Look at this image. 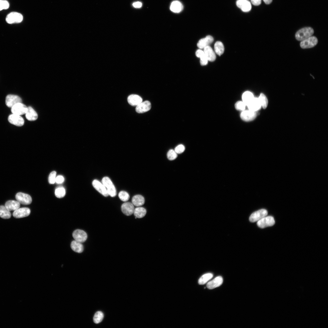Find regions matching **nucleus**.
I'll use <instances>...</instances> for the list:
<instances>
[{
    "instance_id": "473e14b6",
    "label": "nucleus",
    "mask_w": 328,
    "mask_h": 328,
    "mask_svg": "<svg viewBox=\"0 0 328 328\" xmlns=\"http://www.w3.org/2000/svg\"><path fill=\"white\" fill-rule=\"evenodd\" d=\"M215 52L218 55L220 56L224 53V47L222 43L220 41H217L214 46Z\"/></svg>"
},
{
    "instance_id": "6ab92c4d",
    "label": "nucleus",
    "mask_w": 328,
    "mask_h": 328,
    "mask_svg": "<svg viewBox=\"0 0 328 328\" xmlns=\"http://www.w3.org/2000/svg\"><path fill=\"white\" fill-rule=\"evenodd\" d=\"M249 110L257 112L260 110L262 106L258 98H254L247 106Z\"/></svg>"
},
{
    "instance_id": "423d86ee",
    "label": "nucleus",
    "mask_w": 328,
    "mask_h": 328,
    "mask_svg": "<svg viewBox=\"0 0 328 328\" xmlns=\"http://www.w3.org/2000/svg\"><path fill=\"white\" fill-rule=\"evenodd\" d=\"M28 107L22 103H18L11 108V111L12 114L22 116L26 113Z\"/></svg>"
},
{
    "instance_id": "6e6552de",
    "label": "nucleus",
    "mask_w": 328,
    "mask_h": 328,
    "mask_svg": "<svg viewBox=\"0 0 328 328\" xmlns=\"http://www.w3.org/2000/svg\"><path fill=\"white\" fill-rule=\"evenodd\" d=\"M268 214L267 211L265 209H261L252 213L249 218L250 221L251 222L258 221Z\"/></svg>"
},
{
    "instance_id": "f3484780",
    "label": "nucleus",
    "mask_w": 328,
    "mask_h": 328,
    "mask_svg": "<svg viewBox=\"0 0 328 328\" xmlns=\"http://www.w3.org/2000/svg\"><path fill=\"white\" fill-rule=\"evenodd\" d=\"M134 207L132 204L129 202L123 203L121 206L122 212L126 215L130 216L134 214Z\"/></svg>"
},
{
    "instance_id": "a878e982",
    "label": "nucleus",
    "mask_w": 328,
    "mask_h": 328,
    "mask_svg": "<svg viewBox=\"0 0 328 328\" xmlns=\"http://www.w3.org/2000/svg\"><path fill=\"white\" fill-rule=\"evenodd\" d=\"M71 246L72 250L77 253H81L84 250V247L82 243L75 240L72 242Z\"/></svg>"
},
{
    "instance_id": "72a5a7b5",
    "label": "nucleus",
    "mask_w": 328,
    "mask_h": 328,
    "mask_svg": "<svg viewBox=\"0 0 328 328\" xmlns=\"http://www.w3.org/2000/svg\"><path fill=\"white\" fill-rule=\"evenodd\" d=\"M104 317V314L102 312L98 311L96 312L93 317L94 323L96 324L100 323L103 320Z\"/></svg>"
},
{
    "instance_id": "f257e3e1",
    "label": "nucleus",
    "mask_w": 328,
    "mask_h": 328,
    "mask_svg": "<svg viewBox=\"0 0 328 328\" xmlns=\"http://www.w3.org/2000/svg\"><path fill=\"white\" fill-rule=\"evenodd\" d=\"M313 29L311 27H305L298 31L295 34L296 39L302 41L312 36L314 33Z\"/></svg>"
},
{
    "instance_id": "4c0bfd02",
    "label": "nucleus",
    "mask_w": 328,
    "mask_h": 328,
    "mask_svg": "<svg viewBox=\"0 0 328 328\" xmlns=\"http://www.w3.org/2000/svg\"><path fill=\"white\" fill-rule=\"evenodd\" d=\"M168 159L170 161L175 160L178 157V154L173 149H170L168 152L167 155Z\"/></svg>"
},
{
    "instance_id": "5701e85b",
    "label": "nucleus",
    "mask_w": 328,
    "mask_h": 328,
    "mask_svg": "<svg viewBox=\"0 0 328 328\" xmlns=\"http://www.w3.org/2000/svg\"><path fill=\"white\" fill-rule=\"evenodd\" d=\"M170 9V11L173 13H179L183 10V6L180 2L175 1L171 3Z\"/></svg>"
},
{
    "instance_id": "37998d69",
    "label": "nucleus",
    "mask_w": 328,
    "mask_h": 328,
    "mask_svg": "<svg viewBox=\"0 0 328 328\" xmlns=\"http://www.w3.org/2000/svg\"><path fill=\"white\" fill-rule=\"evenodd\" d=\"M65 181V179L62 175H59L56 176V183L58 184L63 183Z\"/></svg>"
},
{
    "instance_id": "79ce46f5",
    "label": "nucleus",
    "mask_w": 328,
    "mask_h": 328,
    "mask_svg": "<svg viewBox=\"0 0 328 328\" xmlns=\"http://www.w3.org/2000/svg\"><path fill=\"white\" fill-rule=\"evenodd\" d=\"M185 150V147L182 144H180L176 146L174 149L175 152L177 154L183 153Z\"/></svg>"
},
{
    "instance_id": "f704fd0d",
    "label": "nucleus",
    "mask_w": 328,
    "mask_h": 328,
    "mask_svg": "<svg viewBox=\"0 0 328 328\" xmlns=\"http://www.w3.org/2000/svg\"><path fill=\"white\" fill-rule=\"evenodd\" d=\"M258 98L262 107L264 109L266 108L268 105V100L266 95L263 93H261Z\"/></svg>"
},
{
    "instance_id": "a18cd8bd",
    "label": "nucleus",
    "mask_w": 328,
    "mask_h": 328,
    "mask_svg": "<svg viewBox=\"0 0 328 328\" xmlns=\"http://www.w3.org/2000/svg\"><path fill=\"white\" fill-rule=\"evenodd\" d=\"M133 6L135 8H140L141 7L142 3L140 2H137L134 3L133 5Z\"/></svg>"
},
{
    "instance_id": "49530a36",
    "label": "nucleus",
    "mask_w": 328,
    "mask_h": 328,
    "mask_svg": "<svg viewBox=\"0 0 328 328\" xmlns=\"http://www.w3.org/2000/svg\"><path fill=\"white\" fill-rule=\"evenodd\" d=\"M265 4L267 5L270 4L272 2V0H263Z\"/></svg>"
},
{
    "instance_id": "4468645a",
    "label": "nucleus",
    "mask_w": 328,
    "mask_h": 328,
    "mask_svg": "<svg viewBox=\"0 0 328 328\" xmlns=\"http://www.w3.org/2000/svg\"><path fill=\"white\" fill-rule=\"evenodd\" d=\"M31 210L28 208H19L14 211L13 216L17 218H23L29 216L30 214Z\"/></svg>"
},
{
    "instance_id": "dca6fc26",
    "label": "nucleus",
    "mask_w": 328,
    "mask_h": 328,
    "mask_svg": "<svg viewBox=\"0 0 328 328\" xmlns=\"http://www.w3.org/2000/svg\"><path fill=\"white\" fill-rule=\"evenodd\" d=\"M151 107V104L149 101H146L137 106L136 110L138 113H143L149 111Z\"/></svg>"
},
{
    "instance_id": "a211bd4d",
    "label": "nucleus",
    "mask_w": 328,
    "mask_h": 328,
    "mask_svg": "<svg viewBox=\"0 0 328 328\" xmlns=\"http://www.w3.org/2000/svg\"><path fill=\"white\" fill-rule=\"evenodd\" d=\"M213 38L211 36L209 35L206 38L200 40L197 44L198 47L200 49L209 46L213 42Z\"/></svg>"
},
{
    "instance_id": "58836bf2",
    "label": "nucleus",
    "mask_w": 328,
    "mask_h": 328,
    "mask_svg": "<svg viewBox=\"0 0 328 328\" xmlns=\"http://www.w3.org/2000/svg\"><path fill=\"white\" fill-rule=\"evenodd\" d=\"M56 171H53L50 173L48 178V182L49 184H53L56 183Z\"/></svg>"
},
{
    "instance_id": "b1692460",
    "label": "nucleus",
    "mask_w": 328,
    "mask_h": 328,
    "mask_svg": "<svg viewBox=\"0 0 328 328\" xmlns=\"http://www.w3.org/2000/svg\"><path fill=\"white\" fill-rule=\"evenodd\" d=\"M5 206L10 211H15L20 208V203L17 201L10 200L7 202Z\"/></svg>"
},
{
    "instance_id": "2eb2a0df",
    "label": "nucleus",
    "mask_w": 328,
    "mask_h": 328,
    "mask_svg": "<svg viewBox=\"0 0 328 328\" xmlns=\"http://www.w3.org/2000/svg\"><path fill=\"white\" fill-rule=\"evenodd\" d=\"M237 7L244 12H248L251 9V5L248 0H237L236 2Z\"/></svg>"
},
{
    "instance_id": "c756f323",
    "label": "nucleus",
    "mask_w": 328,
    "mask_h": 328,
    "mask_svg": "<svg viewBox=\"0 0 328 328\" xmlns=\"http://www.w3.org/2000/svg\"><path fill=\"white\" fill-rule=\"evenodd\" d=\"M10 212L5 206H0V217L2 218L5 219L10 218L11 214Z\"/></svg>"
},
{
    "instance_id": "0eeeda50",
    "label": "nucleus",
    "mask_w": 328,
    "mask_h": 328,
    "mask_svg": "<svg viewBox=\"0 0 328 328\" xmlns=\"http://www.w3.org/2000/svg\"><path fill=\"white\" fill-rule=\"evenodd\" d=\"M318 43L317 38L314 36H311L301 41L300 43V47L303 49L312 48L315 46Z\"/></svg>"
},
{
    "instance_id": "e433bc0d",
    "label": "nucleus",
    "mask_w": 328,
    "mask_h": 328,
    "mask_svg": "<svg viewBox=\"0 0 328 328\" xmlns=\"http://www.w3.org/2000/svg\"><path fill=\"white\" fill-rule=\"evenodd\" d=\"M119 197L120 199L124 202L128 201L130 197L129 194L124 191H120L119 194Z\"/></svg>"
},
{
    "instance_id": "4be33fe9",
    "label": "nucleus",
    "mask_w": 328,
    "mask_h": 328,
    "mask_svg": "<svg viewBox=\"0 0 328 328\" xmlns=\"http://www.w3.org/2000/svg\"><path fill=\"white\" fill-rule=\"evenodd\" d=\"M203 51L208 61L212 62L215 60L216 58L215 53L210 46L205 47Z\"/></svg>"
},
{
    "instance_id": "39448f33",
    "label": "nucleus",
    "mask_w": 328,
    "mask_h": 328,
    "mask_svg": "<svg viewBox=\"0 0 328 328\" xmlns=\"http://www.w3.org/2000/svg\"><path fill=\"white\" fill-rule=\"evenodd\" d=\"M275 221L273 217L266 216L257 221V224L260 228H264L273 225Z\"/></svg>"
},
{
    "instance_id": "de8ad7c7",
    "label": "nucleus",
    "mask_w": 328,
    "mask_h": 328,
    "mask_svg": "<svg viewBox=\"0 0 328 328\" xmlns=\"http://www.w3.org/2000/svg\"><path fill=\"white\" fill-rule=\"evenodd\" d=\"M4 1V0H0V1Z\"/></svg>"
},
{
    "instance_id": "f03ea898",
    "label": "nucleus",
    "mask_w": 328,
    "mask_h": 328,
    "mask_svg": "<svg viewBox=\"0 0 328 328\" xmlns=\"http://www.w3.org/2000/svg\"><path fill=\"white\" fill-rule=\"evenodd\" d=\"M102 183L106 187L109 195L113 197L116 195V189L111 179L109 178L108 177L104 178L102 180Z\"/></svg>"
},
{
    "instance_id": "c9c22d12",
    "label": "nucleus",
    "mask_w": 328,
    "mask_h": 328,
    "mask_svg": "<svg viewBox=\"0 0 328 328\" xmlns=\"http://www.w3.org/2000/svg\"><path fill=\"white\" fill-rule=\"evenodd\" d=\"M65 190L63 187H59L57 188L55 190V195L58 198L63 197L65 196Z\"/></svg>"
},
{
    "instance_id": "c03bdc74",
    "label": "nucleus",
    "mask_w": 328,
    "mask_h": 328,
    "mask_svg": "<svg viewBox=\"0 0 328 328\" xmlns=\"http://www.w3.org/2000/svg\"><path fill=\"white\" fill-rule=\"evenodd\" d=\"M251 2L253 5L258 6L261 4L262 0H251Z\"/></svg>"
},
{
    "instance_id": "7ed1b4c3",
    "label": "nucleus",
    "mask_w": 328,
    "mask_h": 328,
    "mask_svg": "<svg viewBox=\"0 0 328 328\" xmlns=\"http://www.w3.org/2000/svg\"><path fill=\"white\" fill-rule=\"evenodd\" d=\"M23 17L20 14L16 12H11L9 14L6 18V21L9 24L19 23L22 22Z\"/></svg>"
},
{
    "instance_id": "ea45409f",
    "label": "nucleus",
    "mask_w": 328,
    "mask_h": 328,
    "mask_svg": "<svg viewBox=\"0 0 328 328\" xmlns=\"http://www.w3.org/2000/svg\"><path fill=\"white\" fill-rule=\"evenodd\" d=\"M9 3L6 0L0 1V11L8 9L9 8Z\"/></svg>"
},
{
    "instance_id": "393cba45",
    "label": "nucleus",
    "mask_w": 328,
    "mask_h": 328,
    "mask_svg": "<svg viewBox=\"0 0 328 328\" xmlns=\"http://www.w3.org/2000/svg\"><path fill=\"white\" fill-rule=\"evenodd\" d=\"M25 115H26V118L30 121L36 120L38 117L36 112L31 107H28L27 111Z\"/></svg>"
},
{
    "instance_id": "2f4dec72",
    "label": "nucleus",
    "mask_w": 328,
    "mask_h": 328,
    "mask_svg": "<svg viewBox=\"0 0 328 328\" xmlns=\"http://www.w3.org/2000/svg\"><path fill=\"white\" fill-rule=\"evenodd\" d=\"M146 213V211L145 208L139 207L135 209L134 214L136 218H142L145 216Z\"/></svg>"
},
{
    "instance_id": "1a4fd4ad",
    "label": "nucleus",
    "mask_w": 328,
    "mask_h": 328,
    "mask_svg": "<svg viewBox=\"0 0 328 328\" xmlns=\"http://www.w3.org/2000/svg\"><path fill=\"white\" fill-rule=\"evenodd\" d=\"M22 102V99L17 95H9L6 97V104L9 108H11L15 104L21 103Z\"/></svg>"
},
{
    "instance_id": "412c9836",
    "label": "nucleus",
    "mask_w": 328,
    "mask_h": 328,
    "mask_svg": "<svg viewBox=\"0 0 328 328\" xmlns=\"http://www.w3.org/2000/svg\"><path fill=\"white\" fill-rule=\"evenodd\" d=\"M128 103L133 106H137L142 102L143 99L140 96L133 94L129 96L128 98Z\"/></svg>"
},
{
    "instance_id": "c85d7f7f",
    "label": "nucleus",
    "mask_w": 328,
    "mask_h": 328,
    "mask_svg": "<svg viewBox=\"0 0 328 328\" xmlns=\"http://www.w3.org/2000/svg\"><path fill=\"white\" fill-rule=\"evenodd\" d=\"M254 98V95L251 92L249 91L246 92L242 96L243 102L247 106Z\"/></svg>"
},
{
    "instance_id": "a19ab883",
    "label": "nucleus",
    "mask_w": 328,
    "mask_h": 328,
    "mask_svg": "<svg viewBox=\"0 0 328 328\" xmlns=\"http://www.w3.org/2000/svg\"><path fill=\"white\" fill-rule=\"evenodd\" d=\"M246 106L243 101H238L235 104V108L238 110L243 111L245 110Z\"/></svg>"
},
{
    "instance_id": "20e7f679",
    "label": "nucleus",
    "mask_w": 328,
    "mask_h": 328,
    "mask_svg": "<svg viewBox=\"0 0 328 328\" xmlns=\"http://www.w3.org/2000/svg\"><path fill=\"white\" fill-rule=\"evenodd\" d=\"M16 198L20 204L23 205L30 204L32 201V198L30 195L22 192L17 193L16 195Z\"/></svg>"
},
{
    "instance_id": "f8f14e48",
    "label": "nucleus",
    "mask_w": 328,
    "mask_h": 328,
    "mask_svg": "<svg viewBox=\"0 0 328 328\" xmlns=\"http://www.w3.org/2000/svg\"><path fill=\"white\" fill-rule=\"evenodd\" d=\"M257 115V112L248 110L243 111L241 114L240 116L243 121L249 122L254 119Z\"/></svg>"
},
{
    "instance_id": "aec40b11",
    "label": "nucleus",
    "mask_w": 328,
    "mask_h": 328,
    "mask_svg": "<svg viewBox=\"0 0 328 328\" xmlns=\"http://www.w3.org/2000/svg\"><path fill=\"white\" fill-rule=\"evenodd\" d=\"M223 279L221 276L217 277L214 279L209 282L207 287L209 289H212L219 287L222 284Z\"/></svg>"
},
{
    "instance_id": "9b49d317",
    "label": "nucleus",
    "mask_w": 328,
    "mask_h": 328,
    "mask_svg": "<svg viewBox=\"0 0 328 328\" xmlns=\"http://www.w3.org/2000/svg\"><path fill=\"white\" fill-rule=\"evenodd\" d=\"M8 120L11 124L18 127H21L24 123V120L21 116L13 114L9 116Z\"/></svg>"
},
{
    "instance_id": "cd10ccee",
    "label": "nucleus",
    "mask_w": 328,
    "mask_h": 328,
    "mask_svg": "<svg viewBox=\"0 0 328 328\" xmlns=\"http://www.w3.org/2000/svg\"><path fill=\"white\" fill-rule=\"evenodd\" d=\"M196 56L200 58V63L201 65L204 66L207 64L208 61L203 50L200 49L198 50L196 53Z\"/></svg>"
},
{
    "instance_id": "7c9ffc66",
    "label": "nucleus",
    "mask_w": 328,
    "mask_h": 328,
    "mask_svg": "<svg viewBox=\"0 0 328 328\" xmlns=\"http://www.w3.org/2000/svg\"><path fill=\"white\" fill-rule=\"evenodd\" d=\"M212 273H207L202 276L198 280V283L200 285H204L206 284L213 277Z\"/></svg>"
},
{
    "instance_id": "bb28decb",
    "label": "nucleus",
    "mask_w": 328,
    "mask_h": 328,
    "mask_svg": "<svg viewBox=\"0 0 328 328\" xmlns=\"http://www.w3.org/2000/svg\"><path fill=\"white\" fill-rule=\"evenodd\" d=\"M145 199L142 195H137L134 196L132 199V203L134 206L137 207H140L145 203Z\"/></svg>"
},
{
    "instance_id": "ddd939ff",
    "label": "nucleus",
    "mask_w": 328,
    "mask_h": 328,
    "mask_svg": "<svg viewBox=\"0 0 328 328\" xmlns=\"http://www.w3.org/2000/svg\"><path fill=\"white\" fill-rule=\"evenodd\" d=\"M92 184L94 188L100 194L106 197L109 195L106 187L102 183L98 180H95Z\"/></svg>"
},
{
    "instance_id": "9d476101",
    "label": "nucleus",
    "mask_w": 328,
    "mask_h": 328,
    "mask_svg": "<svg viewBox=\"0 0 328 328\" xmlns=\"http://www.w3.org/2000/svg\"><path fill=\"white\" fill-rule=\"evenodd\" d=\"M72 236L75 240L81 243L85 242L87 238V233L80 230H75L73 233Z\"/></svg>"
}]
</instances>
